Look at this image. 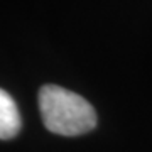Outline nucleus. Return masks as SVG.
Segmentation results:
<instances>
[{
	"label": "nucleus",
	"instance_id": "f03ea898",
	"mask_svg": "<svg viewBox=\"0 0 152 152\" xmlns=\"http://www.w3.org/2000/svg\"><path fill=\"white\" fill-rule=\"evenodd\" d=\"M20 113L17 108L14 98L0 88V139L9 140L15 137L20 130Z\"/></svg>",
	"mask_w": 152,
	"mask_h": 152
},
{
	"label": "nucleus",
	"instance_id": "f257e3e1",
	"mask_svg": "<svg viewBox=\"0 0 152 152\" xmlns=\"http://www.w3.org/2000/svg\"><path fill=\"white\" fill-rule=\"evenodd\" d=\"M39 110L46 129L58 135H81L96 125V112L91 103L58 85H44L39 90Z\"/></svg>",
	"mask_w": 152,
	"mask_h": 152
}]
</instances>
